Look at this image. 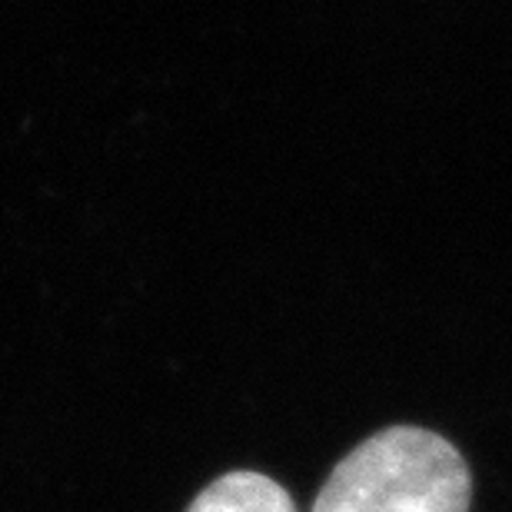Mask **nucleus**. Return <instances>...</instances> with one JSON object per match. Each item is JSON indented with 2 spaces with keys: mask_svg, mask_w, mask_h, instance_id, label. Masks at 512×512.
Instances as JSON below:
<instances>
[{
  "mask_svg": "<svg viewBox=\"0 0 512 512\" xmlns=\"http://www.w3.org/2000/svg\"><path fill=\"white\" fill-rule=\"evenodd\" d=\"M473 476L449 439L389 426L343 456L313 512H469Z\"/></svg>",
  "mask_w": 512,
  "mask_h": 512,
  "instance_id": "1",
  "label": "nucleus"
},
{
  "mask_svg": "<svg viewBox=\"0 0 512 512\" xmlns=\"http://www.w3.org/2000/svg\"><path fill=\"white\" fill-rule=\"evenodd\" d=\"M187 512H296V503L276 479L237 469L213 479Z\"/></svg>",
  "mask_w": 512,
  "mask_h": 512,
  "instance_id": "2",
  "label": "nucleus"
}]
</instances>
